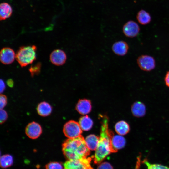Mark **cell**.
<instances>
[{
    "instance_id": "2e32d148",
    "label": "cell",
    "mask_w": 169,
    "mask_h": 169,
    "mask_svg": "<svg viewBox=\"0 0 169 169\" xmlns=\"http://www.w3.org/2000/svg\"><path fill=\"white\" fill-rule=\"evenodd\" d=\"M12 13V9L10 4L3 2L0 5V18L5 20L10 17Z\"/></svg>"
},
{
    "instance_id": "7402d4cb",
    "label": "cell",
    "mask_w": 169,
    "mask_h": 169,
    "mask_svg": "<svg viewBox=\"0 0 169 169\" xmlns=\"http://www.w3.org/2000/svg\"><path fill=\"white\" fill-rule=\"evenodd\" d=\"M142 162L146 166L147 169H169V167L161 164H151L146 159H145Z\"/></svg>"
},
{
    "instance_id": "484cf974",
    "label": "cell",
    "mask_w": 169,
    "mask_h": 169,
    "mask_svg": "<svg viewBox=\"0 0 169 169\" xmlns=\"http://www.w3.org/2000/svg\"><path fill=\"white\" fill-rule=\"evenodd\" d=\"M7 104V97L4 95L1 94L0 96V109H3V108L6 106Z\"/></svg>"
},
{
    "instance_id": "603a6c76",
    "label": "cell",
    "mask_w": 169,
    "mask_h": 169,
    "mask_svg": "<svg viewBox=\"0 0 169 169\" xmlns=\"http://www.w3.org/2000/svg\"><path fill=\"white\" fill-rule=\"evenodd\" d=\"M41 66V64L40 62L38 63L30 66L29 69V71L32 77H33L35 75H37L39 74L40 71Z\"/></svg>"
},
{
    "instance_id": "9c48e42d",
    "label": "cell",
    "mask_w": 169,
    "mask_h": 169,
    "mask_svg": "<svg viewBox=\"0 0 169 169\" xmlns=\"http://www.w3.org/2000/svg\"><path fill=\"white\" fill-rule=\"evenodd\" d=\"M67 56L63 50L57 49L53 51L50 55V60L54 64L57 66L63 65L66 62Z\"/></svg>"
},
{
    "instance_id": "52a82bcc",
    "label": "cell",
    "mask_w": 169,
    "mask_h": 169,
    "mask_svg": "<svg viewBox=\"0 0 169 169\" xmlns=\"http://www.w3.org/2000/svg\"><path fill=\"white\" fill-rule=\"evenodd\" d=\"M25 132L28 137L32 139H35L38 138L41 135L42 132V129L39 123L33 121L27 125Z\"/></svg>"
},
{
    "instance_id": "d4e9b609",
    "label": "cell",
    "mask_w": 169,
    "mask_h": 169,
    "mask_svg": "<svg viewBox=\"0 0 169 169\" xmlns=\"http://www.w3.org/2000/svg\"><path fill=\"white\" fill-rule=\"evenodd\" d=\"M0 123H4L8 118V114L6 111L3 109H1L0 112Z\"/></svg>"
},
{
    "instance_id": "30bf717a",
    "label": "cell",
    "mask_w": 169,
    "mask_h": 169,
    "mask_svg": "<svg viewBox=\"0 0 169 169\" xmlns=\"http://www.w3.org/2000/svg\"><path fill=\"white\" fill-rule=\"evenodd\" d=\"M16 55L14 50L9 47L2 48L0 53V60L4 64H9L14 60Z\"/></svg>"
},
{
    "instance_id": "4fadbf2b",
    "label": "cell",
    "mask_w": 169,
    "mask_h": 169,
    "mask_svg": "<svg viewBox=\"0 0 169 169\" xmlns=\"http://www.w3.org/2000/svg\"><path fill=\"white\" fill-rule=\"evenodd\" d=\"M91 109L90 101L86 99H81L77 103L76 109L80 114L84 115L90 112Z\"/></svg>"
},
{
    "instance_id": "3957f363",
    "label": "cell",
    "mask_w": 169,
    "mask_h": 169,
    "mask_svg": "<svg viewBox=\"0 0 169 169\" xmlns=\"http://www.w3.org/2000/svg\"><path fill=\"white\" fill-rule=\"evenodd\" d=\"M36 50L37 47L34 45L22 46L16 53V60L22 67L26 66L36 60Z\"/></svg>"
},
{
    "instance_id": "8992f818",
    "label": "cell",
    "mask_w": 169,
    "mask_h": 169,
    "mask_svg": "<svg viewBox=\"0 0 169 169\" xmlns=\"http://www.w3.org/2000/svg\"><path fill=\"white\" fill-rule=\"evenodd\" d=\"M138 66L142 70L149 71L153 70L155 67V61L152 57L147 55H142L137 59Z\"/></svg>"
},
{
    "instance_id": "ba28073f",
    "label": "cell",
    "mask_w": 169,
    "mask_h": 169,
    "mask_svg": "<svg viewBox=\"0 0 169 169\" xmlns=\"http://www.w3.org/2000/svg\"><path fill=\"white\" fill-rule=\"evenodd\" d=\"M140 30V28L137 23L131 20L128 21L123 27L124 34L129 38L136 36L139 33Z\"/></svg>"
},
{
    "instance_id": "5b68a950",
    "label": "cell",
    "mask_w": 169,
    "mask_h": 169,
    "mask_svg": "<svg viewBox=\"0 0 169 169\" xmlns=\"http://www.w3.org/2000/svg\"><path fill=\"white\" fill-rule=\"evenodd\" d=\"M91 160V157L68 160L64 164V169H93L90 164Z\"/></svg>"
},
{
    "instance_id": "ffe728a7",
    "label": "cell",
    "mask_w": 169,
    "mask_h": 169,
    "mask_svg": "<svg viewBox=\"0 0 169 169\" xmlns=\"http://www.w3.org/2000/svg\"><path fill=\"white\" fill-rule=\"evenodd\" d=\"M137 19L139 23L142 25H146L150 22L151 18L148 12L142 10L138 12Z\"/></svg>"
},
{
    "instance_id": "83f0119b",
    "label": "cell",
    "mask_w": 169,
    "mask_h": 169,
    "mask_svg": "<svg viewBox=\"0 0 169 169\" xmlns=\"http://www.w3.org/2000/svg\"><path fill=\"white\" fill-rule=\"evenodd\" d=\"M141 155H139L137 158V161L135 169H139L141 163Z\"/></svg>"
},
{
    "instance_id": "4dcf8cb0",
    "label": "cell",
    "mask_w": 169,
    "mask_h": 169,
    "mask_svg": "<svg viewBox=\"0 0 169 169\" xmlns=\"http://www.w3.org/2000/svg\"><path fill=\"white\" fill-rule=\"evenodd\" d=\"M7 84L10 87H13V80L11 79L8 80L7 81Z\"/></svg>"
},
{
    "instance_id": "4316f807",
    "label": "cell",
    "mask_w": 169,
    "mask_h": 169,
    "mask_svg": "<svg viewBox=\"0 0 169 169\" xmlns=\"http://www.w3.org/2000/svg\"><path fill=\"white\" fill-rule=\"evenodd\" d=\"M97 169H113L111 164L107 162H104L100 164Z\"/></svg>"
},
{
    "instance_id": "9a60e30c",
    "label": "cell",
    "mask_w": 169,
    "mask_h": 169,
    "mask_svg": "<svg viewBox=\"0 0 169 169\" xmlns=\"http://www.w3.org/2000/svg\"><path fill=\"white\" fill-rule=\"evenodd\" d=\"M131 110L133 115L136 117H140L143 116L145 114L146 108L143 103L137 101L133 104Z\"/></svg>"
},
{
    "instance_id": "f1b7e54d",
    "label": "cell",
    "mask_w": 169,
    "mask_h": 169,
    "mask_svg": "<svg viewBox=\"0 0 169 169\" xmlns=\"http://www.w3.org/2000/svg\"><path fill=\"white\" fill-rule=\"evenodd\" d=\"M164 81L166 85L169 87V71L167 72L165 75Z\"/></svg>"
},
{
    "instance_id": "7a4b0ae2",
    "label": "cell",
    "mask_w": 169,
    "mask_h": 169,
    "mask_svg": "<svg viewBox=\"0 0 169 169\" xmlns=\"http://www.w3.org/2000/svg\"><path fill=\"white\" fill-rule=\"evenodd\" d=\"M100 130V136L97 148L94 156L95 164H99L110 153L111 140L114 135L108 128V118L105 115L103 117Z\"/></svg>"
},
{
    "instance_id": "e0dca14e",
    "label": "cell",
    "mask_w": 169,
    "mask_h": 169,
    "mask_svg": "<svg viewBox=\"0 0 169 169\" xmlns=\"http://www.w3.org/2000/svg\"><path fill=\"white\" fill-rule=\"evenodd\" d=\"M115 129L119 135H125L129 132L130 126L127 122L121 120L116 123L115 126Z\"/></svg>"
},
{
    "instance_id": "f546056e",
    "label": "cell",
    "mask_w": 169,
    "mask_h": 169,
    "mask_svg": "<svg viewBox=\"0 0 169 169\" xmlns=\"http://www.w3.org/2000/svg\"><path fill=\"white\" fill-rule=\"evenodd\" d=\"M5 88V85L3 80H0V92L2 93L4 90Z\"/></svg>"
},
{
    "instance_id": "7c38bea8",
    "label": "cell",
    "mask_w": 169,
    "mask_h": 169,
    "mask_svg": "<svg viewBox=\"0 0 169 169\" xmlns=\"http://www.w3.org/2000/svg\"><path fill=\"white\" fill-rule=\"evenodd\" d=\"M129 48L127 43L122 40L115 42L112 46L113 52L116 55L120 56H123L126 54Z\"/></svg>"
},
{
    "instance_id": "6da1fadb",
    "label": "cell",
    "mask_w": 169,
    "mask_h": 169,
    "mask_svg": "<svg viewBox=\"0 0 169 169\" xmlns=\"http://www.w3.org/2000/svg\"><path fill=\"white\" fill-rule=\"evenodd\" d=\"M84 137L81 135L74 138H68L62 145V151L68 160H81L90 154Z\"/></svg>"
},
{
    "instance_id": "5bb4252c",
    "label": "cell",
    "mask_w": 169,
    "mask_h": 169,
    "mask_svg": "<svg viewBox=\"0 0 169 169\" xmlns=\"http://www.w3.org/2000/svg\"><path fill=\"white\" fill-rule=\"evenodd\" d=\"M38 114L42 117L50 115L52 111V107L49 103L44 101L40 103L37 108Z\"/></svg>"
},
{
    "instance_id": "44dd1931",
    "label": "cell",
    "mask_w": 169,
    "mask_h": 169,
    "mask_svg": "<svg viewBox=\"0 0 169 169\" xmlns=\"http://www.w3.org/2000/svg\"><path fill=\"white\" fill-rule=\"evenodd\" d=\"M13 163L12 156L7 154L3 155L0 158V166L3 168H6L11 166Z\"/></svg>"
},
{
    "instance_id": "cb8c5ba5",
    "label": "cell",
    "mask_w": 169,
    "mask_h": 169,
    "mask_svg": "<svg viewBox=\"0 0 169 169\" xmlns=\"http://www.w3.org/2000/svg\"><path fill=\"white\" fill-rule=\"evenodd\" d=\"M45 169H63V167L60 163L53 161L45 165Z\"/></svg>"
},
{
    "instance_id": "277c9868",
    "label": "cell",
    "mask_w": 169,
    "mask_h": 169,
    "mask_svg": "<svg viewBox=\"0 0 169 169\" xmlns=\"http://www.w3.org/2000/svg\"><path fill=\"white\" fill-rule=\"evenodd\" d=\"M63 132L68 138H74L81 135L82 133L79 123L73 120L67 122L64 125Z\"/></svg>"
},
{
    "instance_id": "8fae6325",
    "label": "cell",
    "mask_w": 169,
    "mask_h": 169,
    "mask_svg": "<svg viewBox=\"0 0 169 169\" xmlns=\"http://www.w3.org/2000/svg\"><path fill=\"white\" fill-rule=\"evenodd\" d=\"M125 143V140L124 137L120 135H114L111 140L110 148L111 153L116 152L118 150L123 148Z\"/></svg>"
},
{
    "instance_id": "ac0fdd59",
    "label": "cell",
    "mask_w": 169,
    "mask_h": 169,
    "mask_svg": "<svg viewBox=\"0 0 169 169\" xmlns=\"http://www.w3.org/2000/svg\"><path fill=\"white\" fill-rule=\"evenodd\" d=\"M99 137L94 134L87 136L85 141L88 148L91 150H95L97 148Z\"/></svg>"
},
{
    "instance_id": "d6986e66",
    "label": "cell",
    "mask_w": 169,
    "mask_h": 169,
    "mask_svg": "<svg viewBox=\"0 0 169 169\" xmlns=\"http://www.w3.org/2000/svg\"><path fill=\"white\" fill-rule=\"evenodd\" d=\"M79 123L82 130L85 131L90 130L93 125L92 120L87 115L81 117Z\"/></svg>"
}]
</instances>
